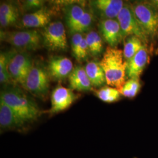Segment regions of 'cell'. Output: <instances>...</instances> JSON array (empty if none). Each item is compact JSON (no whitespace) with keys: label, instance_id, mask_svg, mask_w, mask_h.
<instances>
[{"label":"cell","instance_id":"1","mask_svg":"<svg viewBox=\"0 0 158 158\" xmlns=\"http://www.w3.org/2000/svg\"><path fill=\"white\" fill-rule=\"evenodd\" d=\"M0 100L27 124L37 120L41 115V111L36 102L19 88L12 87L1 91Z\"/></svg>","mask_w":158,"mask_h":158},{"label":"cell","instance_id":"2","mask_svg":"<svg viewBox=\"0 0 158 158\" xmlns=\"http://www.w3.org/2000/svg\"><path fill=\"white\" fill-rule=\"evenodd\" d=\"M108 85L120 90L126 82L127 62L123 51L108 46L100 62Z\"/></svg>","mask_w":158,"mask_h":158},{"label":"cell","instance_id":"3","mask_svg":"<svg viewBox=\"0 0 158 158\" xmlns=\"http://www.w3.org/2000/svg\"><path fill=\"white\" fill-rule=\"evenodd\" d=\"M132 11L149 40H153L158 31V8L152 2L137 1L131 4Z\"/></svg>","mask_w":158,"mask_h":158},{"label":"cell","instance_id":"4","mask_svg":"<svg viewBox=\"0 0 158 158\" xmlns=\"http://www.w3.org/2000/svg\"><path fill=\"white\" fill-rule=\"evenodd\" d=\"M1 40L17 49L35 51L40 48L43 42L42 35L35 30L23 31H1Z\"/></svg>","mask_w":158,"mask_h":158},{"label":"cell","instance_id":"5","mask_svg":"<svg viewBox=\"0 0 158 158\" xmlns=\"http://www.w3.org/2000/svg\"><path fill=\"white\" fill-rule=\"evenodd\" d=\"M65 19L71 34H81L88 31L93 22V15L79 4H70L64 10Z\"/></svg>","mask_w":158,"mask_h":158},{"label":"cell","instance_id":"6","mask_svg":"<svg viewBox=\"0 0 158 158\" xmlns=\"http://www.w3.org/2000/svg\"><path fill=\"white\" fill-rule=\"evenodd\" d=\"M117 20L121 27L124 39L130 36H135L141 40L144 45L148 46L149 39L135 17L131 4L125 3Z\"/></svg>","mask_w":158,"mask_h":158},{"label":"cell","instance_id":"7","mask_svg":"<svg viewBox=\"0 0 158 158\" xmlns=\"http://www.w3.org/2000/svg\"><path fill=\"white\" fill-rule=\"evenodd\" d=\"M23 87L34 96L45 99L49 89L48 72L40 65H33Z\"/></svg>","mask_w":158,"mask_h":158},{"label":"cell","instance_id":"8","mask_svg":"<svg viewBox=\"0 0 158 158\" xmlns=\"http://www.w3.org/2000/svg\"><path fill=\"white\" fill-rule=\"evenodd\" d=\"M43 44L51 51H64L68 48L64 27L60 21L51 23L42 31Z\"/></svg>","mask_w":158,"mask_h":158},{"label":"cell","instance_id":"9","mask_svg":"<svg viewBox=\"0 0 158 158\" xmlns=\"http://www.w3.org/2000/svg\"><path fill=\"white\" fill-rule=\"evenodd\" d=\"M77 96L69 89L57 86L52 93L49 114L52 115L66 110L76 100Z\"/></svg>","mask_w":158,"mask_h":158},{"label":"cell","instance_id":"10","mask_svg":"<svg viewBox=\"0 0 158 158\" xmlns=\"http://www.w3.org/2000/svg\"><path fill=\"white\" fill-rule=\"evenodd\" d=\"M27 124L20 118L15 113L0 100V128L2 131H15L23 132L27 129Z\"/></svg>","mask_w":158,"mask_h":158},{"label":"cell","instance_id":"11","mask_svg":"<svg viewBox=\"0 0 158 158\" xmlns=\"http://www.w3.org/2000/svg\"><path fill=\"white\" fill-rule=\"evenodd\" d=\"M92 11L103 19L117 18L125 2L121 0H96L90 2Z\"/></svg>","mask_w":158,"mask_h":158},{"label":"cell","instance_id":"12","mask_svg":"<svg viewBox=\"0 0 158 158\" xmlns=\"http://www.w3.org/2000/svg\"><path fill=\"white\" fill-rule=\"evenodd\" d=\"M99 28L104 40L112 48H116L124 40L121 27L117 19H103L99 23Z\"/></svg>","mask_w":158,"mask_h":158},{"label":"cell","instance_id":"13","mask_svg":"<svg viewBox=\"0 0 158 158\" xmlns=\"http://www.w3.org/2000/svg\"><path fill=\"white\" fill-rule=\"evenodd\" d=\"M149 60L148 46H144L134 56L127 62V77L130 79H139Z\"/></svg>","mask_w":158,"mask_h":158},{"label":"cell","instance_id":"14","mask_svg":"<svg viewBox=\"0 0 158 158\" xmlns=\"http://www.w3.org/2000/svg\"><path fill=\"white\" fill-rule=\"evenodd\" d=\"M72 62L66 57H53L48 63V73L53 79L60 80L69 77L73 70Z\"/></svg>","mask_w":158,"mask_h":158},{"label":"cell","instance_id":"15","mask_svg":"<svg viewBox=\"0 0 158 158\" xmlns=\"http://www.w3.org/2000/svg\"><path fill=\"white\" fill-rule=\"evenodd\" d=\"M52 12L42 8L38 11L26 14L22 18L21 25L27 28H45L51 23Z\"/></svg>","mask_w":158,"mask_h":158},{"label":"cell","instance_id":"16","mask_svg":"<svg viewBox=\"0 0 158 158\" xmlns=\"http://www.w3.org/2000/svg\"><path fill=\"white\" fill-rule=\"evenodd\" d=\"M71 89L77 91L91 90L92 85L85 72V68L76 66L68 77Z\"/></svg>","mask_w":158,"mask_h":158},{"label":"cell","instance_id":"17","mask_svg":"<svg viewBox=\"0 0 158 158\" xmlns=\"http://www.w3.org/2000/svg\"><path fill=\"white\" fill-rule=\"evenodd\" d=\"M19 11L11 2H2L0 6V24L3 28L12 26L18 21Z\"/></svg>","mask_w":158,"mask_h":158},{"label":"cell","instance_id":"18","mask_svg":"<svg viewBox=\"0 0 158 158\" xmlns=\"http://www.w3.org/2000/svg\"><path fill=\"white\" fill-rule=\"evenodd\" d=\"M85 69L93 86L100 87L106 83L105 73L100 63L91 61L86 64Z\"/></svg>","mask_w":158,"mask_h":158},{"label":"cell","instance_id":"19","mask_svg":"<svg viewBox=\"0 0 158 158\" xmlns=\"http://www.w3.org/2000/svg\"><path fill=\"white\" fill-rule=\"evenodd\" d=\"M141 40L135 36H130L126 38L124 45L123 55L126 61L130 60L144 46Z\"/></svg>","mask_w":158,"mask_h":158},{"label":"cell","instance_id":"20","mask_svg":"<svg viewBox=\"0 0 158 158\" xmlns=\"http://www.w3.org/2000/svg\"><path fill=\"white\" fill-rule=\"evenodd\" d=\"M85 39L91 55L97 56L103 51V42L102 37L96 31H91L85 35Z\"/></svg>","mask_w":158,"mask_h":158},{"label":"cell","instance_id":"21","mask_svg":"<svg viewBox=\"0 0 158 158\" xmlns=\"http://www.w3.org/2000/svg\"><path fill=\"white\" fill-rule=\"evenodd\" d=\"M17 53L15 50L7 52L1 53L0 55V82L1 83H8L11 78L8 72L9 63Z\"/></svg>","mask_w":158,"mask_h":158},{"label":"cell","instance_id":"22","mask_svg":"<svg viewBox=\"0 0 158 158\" xmlns=\"http://www.w3.org/2000/svg\"><path fill=\"white\" fill-rule=\"evenodd\" d=\"M96 96L102 102L111 103L118 101L121 94L118 89L113 87H103L95 91Z\"/></svg>","mask_w":158,"mask_h":158},{"label":"cell","instance_id":"23","mask_svg":"<svg viewBox=\"0 0 158 158\" xmlns=\"http://www.w3.org/2000/svg\"><path fill=\"white\" fill-rule=\"evenodd\" d=\"M10 63L17 68L28 73L34 65L31 57L25 52L17 53Z\"/></svg>","mask_w":158,"mask_h":158},{"label":"cell","instance_id":"24","mask_svg":"<svg viewBox=\"0 0 158 158\" xmlns=\"http://www.w3.org/2000/svg\"><path fill=\"white\" fill-rule=\"evenodd\" d=\"M141 87L139 79H130L126 81L123 87L119 90L120 94L128 98L135 97Z\"/></svg>","mask_w":158,"mask_h":158},{"label":"cell","instance_id":"25","mask_svg":"<svg viewBox=\"0 0 158 158\" xmlns=\"http://www.w3.org/2000/svg\"><path fill=\"white\" fill-rule=\"evenodd\" d=\"M83 36L81 34H74L73 35L72 39H71V46H72V51L74 56L77 59L79 55V49L81 42L83 39Z\"/></svg>","mask_w":158,"mask_h":158},{"label":"cell","instance_id":"26","mask_svg":"<svg viewBox=\"0 0 158 158\" xmlns=\"http://www.w3.org/2000/svg\"><path fill=\"white\" fill-rule=\"evenodd\" d=\"M44 4V1L40 0L25 1L23 2V8L26 11L35 10L36 11L42 8Z\"/></svg>","mask_w":158,"mask_h":158},{"label":"cell","instance_id":"27","mask_svg":"<svg viewBox=\"0 0 158 158\" xmlns=\"http://www.w3.org/2000/svg\"><path fill=\"white\" fill-rule=\"evenodd\" d=\"M156 53V55H158V48L156 49V53Z\"/></svg>","mask_w":158,"mask_h":158}]
</instances>
